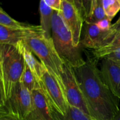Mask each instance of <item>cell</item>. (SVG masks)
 <instances>
[{"label":"cell","mask_w":120,"mask_h":120,"mask_svg":"<svg viewBox=\"0 0 120 120\" xmlns=\"http://www.w3.org/2000/svg\"><path fill=\"white\" fill-rule=\"evenodd\" d=\"M74 70L90 117L95 120H113L120 111L119 99L105 84L95 61L87 56L85 64Z\"/></svg>","instance_id":"6da1fadb"},{"label":"cell","mask_w":120,"mask_h":120,"mask_svg":"<svg viewBox=\"0 0 120 120\" xmlns=\"http://www.w3.org/2000/svg\"><path fill=\"white\" fill-rule=\"evenodd\" d=\"M25 64L23 53L19 45L0 44V104L9 98L14 87L19 82Z\"/></svg>","instance_id":"7a4b0ae2"},{"label":"cell","mask_w":120,"mask_h":120,"mask_svg":"<svg viewBox=\"0 0 120 120\" xmlns=\"http://www.w3.org/2000/svg\"><path fill=\"white\" fill-rule=\"evenodd\" d=\"M52 39L56 52L64 62L75 68L85 64L80 46L74 45L72 35L60 14L54 11L52 25Z\"/></svg>","instance_id":"3957f363"},{"label":"cell","mask_w":120,"mask_h":120,"mask_svg":"<svg viewBox=\"0 0 120 120\" xmlns=\"http://www.w3.org/2000/svg\"><path fill=\"white\" fill-rule=\"evenodd\" d=\"M23 41L65 90L62 77L64 62L56 52L52 39L48 38L44 34H41L28 38Z\"/></svg>","instance_id":"277c9868"},{"label":"cell","mask_w":120,"mask_h":120,"mask_svg":"<svg viewBox=\"0 0 120 120\" xmlns=\"http://www.w3.org/2000/svg\"><path fill=\"white\" fill-rule=\"evenodd\" d=\"M33 111L32 93L18 82L13 89L10 97L0 104V114H11L28 118Z\"/></svg>","instance_id":"5b68a950"},{"label":"cell","mask_w":120,"mask_h":120,"mask_svg":"<svg viewBox=\"0 0 120 120\" xmlns=\"http://www.w3.org/2000/svg\"><path fill=\"white\" fill-rule=\"evenodd\" d=\"M39 84L42 92L52 109L53 114L65 116L69 105L65 90L46 69L43 72Z\"/></svg>","instance_id":"8992f818"},{"label":"cell","mask_w":120,"mask_h":120,"mask_svg":"<svg viewBox=\"0 0 120 120\" xmlns=\"http://www.w3.org/2000/svg\"><path fill=\"white\" fill-rule=\"evenodd\" d=\"M62 77L69 104L78 108L90 116L89 109L74 68L66 62H64L63 64Z\"/></svg>","instance_id":"52a82bcc"},{"label":"cell","mask_w":120,"mask_h":120,"mask_svg":"<svg viewBox=\"0 0 120 120\" xmlns=\"http://www.w3.org/2000/svg\"><path fill=\"white\" fill-rule=\"evenodd\" d=\"M60 14L71 32L74 45L80 46L81 33L84 21L75 0H62Z\"/></svg>","instance_id":"ba28073f"},{"label":"cell","mask_w":120,"mask_h":120,"mask_svg":"<svg viewBox=\"0 0 120 120\" xmlns=\"http://www.w3.org/2000/svg\"><path fill=\"white\" fill-rule=\"evenodd\" d=\"M117 33L110 29L102 30L96 24L84 23V34L80 45L83 48L97 50L105 46L112 41Z\"/></svg>","instance_id":"9c48e42d"},{"label":"cell","mask_w":120,"mask_h":120,"mask_svg":"<svg viewBox=\"0 0 120 120\" xmlns=\"http://www.w3.org/2000/svg\"><path fill=\"white\" fill-rule=\"evenodd\" d=\"M41 34H44L41 25H30L25 29H12L0 25V44L16 46L25 39Z\"/></svg>","instance_id":"30bf717a"},{"label":"cell","mask_w":120,"mask_h":120,"mask_svg":"<svg viewBox=\"0 0 120 120\" xmlns=\"http://www.w3.org/2000/svg\"><path fill=\"white\" fill-rule=\"evenodd\" d=\"M100 71L111 92L120 100V63L107 58L102 59Z\"/></svg>","instance_id":"8fae6325"},{"label":"cell","mask_w":120,"mask_h":120,"mask_svg":"<svg viewBox=\"0 0 120 120\" xmlns=\"http://www.w3.org/2000/svg\"><path fill=\"white\" fill-rule=\"evenodd\" d=\"M33 111L29 117L31 120H55L53 112L41 88L32 91Z\"/></svg>","instance_id":"7c38bea8"},{"label":"cell","mask_w":120,"mask_h":120,"mask_svg":"<svg viewBox=\"0 0 120 120\" xmlns=\"http://www.w3.org/2000/svg\"><path fill=\"white\" fill-rule=\"evenodd\" d=\"M18 45H19L22 50L25 62L30 69L38 82L39 83L46 68L41 62H39L36 59L32 50L23 41H21Z\"/></svg>","instance_id":"4fadbf2b"},{"label":"cell","mask_w":120,"mask_h":120,"mask_svg":"<svg viewBox=\"0 0 120 120\" xmlns=\"http://www.w3.org/2000/svg\"><path fill=\"white\" fill-rule=\"evenodd\" d=\"M54 11L45 3V0L39 2L41 26L48 38H52V25Z\"/></svg>","instance_id":"5bb4252c"},{"label":"cell","mask_w":120,"mask_h":120,"mask_svg":"<svg viewBox=\"0 0 120 120\" xmlns=\"http://www.w3.org/2000/svg\"><path fill=\"white\" fill-rule=\"evenodd\" d=\"M107 18L108 17L103 8L101 0H91L90 8L84 18V23L96 24L100 21Z\"/></svg>","instance_id":"9a60e30c"},{"label":"cell","mask_w":120,"mask_h":120,"mask_svg":"<svg viewBox=\"0 0 120 120\" xmlns=\"http://www.w3.org/2000/svg\"><path fill=\"white\" fill-rule=\"evenodd\" d=\"M19 82L30 92L36 89L41 88L39 83L37 81L34 74L26 64H25L24 69L21 75Z\"/></svg>","instance_id":"2e32d148"},{"label":"cell","mask_w":120,"mask_h":120,"mask_svg":"<svg viewBox=\"0 0 120 120\" xmlns=\"http://www.w3.org/2000/svg\"><path fill=\"white\" fill-rule=\"evenodd\" d=\"M53 117L55 120H95L78 108L70 104L65 116H61L53 114Z\"/></svg>","instance_id":"e0dca14e"},{"label":"cell","mask_w":120,"mask_h":120,"mask_svg":"<svg viewBox=\"0 0 120 120\" xmlns=\"http://www.w3.org/2000/svg\"><path fill=\"white\" fill-rule=\"evenodd\" d=\"M118 49H120V33H117L112 41L109 44L101 49L92 50V53L95 58L99 60L102 59L108 54Z\"/></svg>","instance_id":"ac0fdd59"},{"label":"cell","mask_w":120,"mask_h":120,"mask_svg":"<svg viewBox=\"0 0 120 120\" xmlns=\"http://www.w3.org/2000/svg\"><path fill=\"white\" fill-rule=\"evenodd\" d=\"M0 25L12 29H25L30 25L16 21L11 17L2 8H0Z\"/></svg>","instance_id":"d6986e66"},{"label":"cell","mask_w":120,"mask_h":120,"mask_svg":"<svg viewBox=\"0 0 120 120\" xmlns=\"http://www.w3.org/2000/svg\"><path fill=\"white\" fill-rule=\"evenodd\" d=\"M107 16L112 21L120 11V0H101Z\"/></svg>","instance_id":"ffe728a7"},{"label":"cell","mask_w":120,"mask_h":120,"mask_svg":"<svg viewBox=\"0 0 120 120\" xmlns=\"http://www.w3.org/2000/svg\"><path fill=\"white\" fill-rule=\"evenodd\" d=\"M45 3L53 11L60 13L62 0H45Z\"/></svg>","instance_id":"44dd1931"},{"label":"cell","mask_w":120,"mask_h":120,"mask_svg":"<svg viewBox=\"0 0 120 120\" xmlns=\"http://www.w3.org/2000/svg\"><path fill=\"white\" fill-rule=\"evenodd\" d=\"M97 26L102 30L104 31H107L111 29V27L112 26L111 24V20L107 18L103 19L101 20L99 22L96 23Z\"/></svg>","instance_id":"7402d4cb"},{"label":"cell","mask_w":120,"mask_h":120,"mask_svg":"<svg viewBox=\"0 0 120 120\" xmlns=\"http://www.w3.org/2000/svg\"><path fill=\"white\" fill-rule=\"evenodd\" d=\"M103 58H107L111 60L114 61V62L120 63V49L114 50L112 52L106 55Z\"/></svg>","instance_id":"603a6c76"},{"label":"cell","mask_w":120,"mask_h":120,"mask_svg":"<svg viewBox=\"0 0 120 120\" xmlns=\"http://www.w3.org/2000/svg\"><path fill=\"white\" fill-rule=\"evenodd\" d=\"M0 120H31L30 118H22L11 114H0Z\"/></svg>","instance_id":"cb8c5ba5"},{"label":"cell","mask_w":120,"mask_h":120,"mask_svg":"<svg viewBox=\"0 0 120 120\" xmlns=\"http://www.w3.org/2000/svg\"><path fill=\"white\" fill-rule=\"evenodd\" d=\"M111 29L116 33H120V23H115L112 25Z\"/></svg>","instance_id":"d4e9b609"},{"label":"cell","mask_w":120,"mask_h":120,"mask_svg":"<svg viewBox=\"0 0 120 120\" xmlns=\"http://www.w3.org/2000/svg\"><path fill=\"white\" fill-rule=\"evenodd\" d=\"M112 120H120V111L119 112V113L115 117V118Z\"/></svg>","instance_id":"484cf974"},{"label":"cell","mask_w":120,"mask_h":120,"mask_svg":"<svg viewBox=\"0 0 120 120\" xmlns=\"http://www.w3.org/2000/svg\"><path fill=\"white\" fill-rule=\"evenodd\" d=\"M116 23H120V16L119 18H118V19L117 20V22H116Z\"/></svg>","instance_id":"4316f807"}]
</instances>
